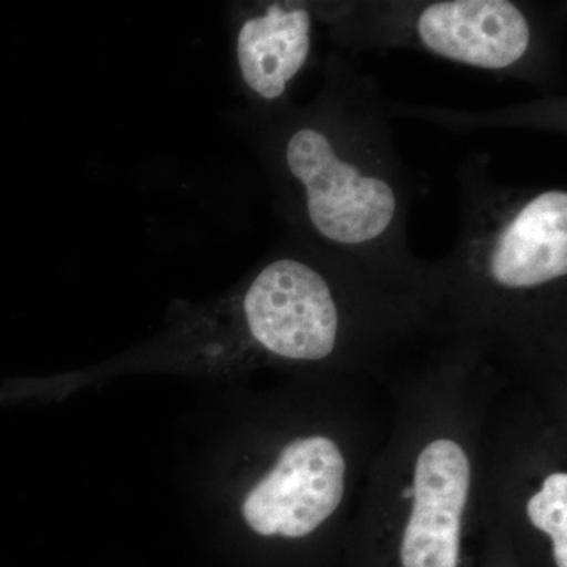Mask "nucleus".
Returning <instances> with one entry per match:
<instances>
[{
  "instance_id": "f257e3e1",
  "label": "nucleus",
  "mask_w": 567,
  "mask_h": 567,
  "mask_svg": "<svg viewBox=\"0 0 567 567\" xmlns=\"http://www.w3.org/2000/svg\"><path fill=\"white\" fill-rule=\"evenodd\" d=\"M308 106L279 104L267 148L287 218L300 240L354 259L401 254L410 183L374 82L330 55Z\"/></svg>"
},
{
  "instance_id": "f03ea898",
  "label": "nucleus",
  "mask_w": 567,
  "mask_h": 567,
  "mask_svg": "<svg viewBox=\"0 0 567 567\" xmlns=\"http://www.w3.org/2000/svg\"><path fill=\"white\" fill-rule=\"evenodd\" d=\"M339 10V9H338ZM358 14L328 20L364 43L412 44L436 58L472 69L547 81L551 73V41L547 21L536 7L511 0H436L423 3H372Z\"/></svg>"
},
{
  "instance_id": "7ed1b4c3",
  "label": "nucleus",
  "mask_w": 567,
  "mask_h": 567,
  "mask_svg": "<svg viewBox=\"0 0 567 567\" xmlns=\"http://www.w3.org/2000/svg\"><path fill=\"white\" fill-rule=\"evenodd\" d=\"M240 309L249 338L276 357L319 361L334 352L339 309L333 287L312 260L287 254L264 265Z\"/></svg>"
},
{
  "instance_id": "20e7f679",
  "label": "nucleus",
  "mask_w": 567,
  "mask_h": 567,
  "mask_svg": "<svg viewBox=\"0 0 567 567\" xmlns=\"http://www.w3.org/2000/svg\"><path fill=\"white\" fill-rule=\"evenodd\" d=\"M344 480V457L333 440H295L246 496V524L260 536H308L341 505Z\"/></svg>"
},
{
  "instance_id": "39448f33",
  "label": "nucleus",
  "mask_w": 567,
  "mask_h": 567,
  "mask_svg": "<svg viewBox=\"0 0 567 567\" xmlns=\"http://www.w3.org/2000/svg\"><path fill=\"white\" fill-rule=\"evenodd\" d=\"M470 486V461L456 442L435 440L421 451L412 514L402 539V566H458L462 514Z\"/></svg>"
},
{
  "instance_id": "423d86ee",
  "label": "nucleus",
  "mask_w": 567,
  "mask_h": 567,
  "mask_svg": "<svg viewBox=\"0 0 567 567\" xmlns=\"http://www.w3.org/2000/svg\"><path fill=\"white\" fill-rule=\"evenodd\" d=\"M316 7L301 2L260 3L235 31L234 52L246 95L278 107L312 55Z\"/></svg>"
},
{
  "instance_id": "0eeeda50",
  "label": "nucleus",
  "mask_w": 567,
  "mask_h": 567,
  "mask_svg": "<svg viewBox=\"0 0 567 567\" xmlns=\"http://www.w3.org/2000/svg\"><path fill=\"white\" fill-rule=\"evenodd\" d=\"M527 514L537 529L551 537L558 567H567V475L554 473L543 488L532 496Z\"/></svg>"
},
{
  "instance_id": "6e6552de",
  "label": "nucleus",
  "mask_w": 567,
  "mask_h": 567,
  "mask_svg": "<svg viewBox=\"0 0 567 567\" xmlns=\"http://www.w3.org/2000/svg\"><path fill=\"white\" fill-rule=\"evenodd\" d=\"M402 495H404V498L413 499V496H415V491H413V487H410L406 488Z\"/></svg>"
}]
</instances>
